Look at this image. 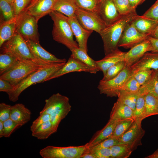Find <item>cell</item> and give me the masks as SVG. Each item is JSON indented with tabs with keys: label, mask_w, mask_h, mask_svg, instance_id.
<instances>
[{
	"label": "cell",
	"mask_w": 158,
	"mask_h": 158,
	"mask_svg": "<svg viewBox=\"0 0 158 158\" xmlns=\"http://www.w3.org/2000/svg\"><path fill=\"white\" fill-rule=\"evenodd\" d=\"M1 53H7L18 61L32 63L46 67L60 63H49L41 60L32 54L24 39L17 32L13 37L5 42L0 47Z\"/></svg>",
	"instance_id": "obj_1"
},
{
	"label": "cell",
	"mask_w": 158,
	"mask_h": 158,
	"mask_svg": "<svg viewBox=\"0 0 158 158\" xmlns=\"http://www.w3.org/2000/svg\"><path fill=\"white\" fill-rule=\"evenodd\" d=\"M137 14L135 12L121 15L116 21L106 26L100 32L99 34L103 42L105 55L118 49L119 43L126 26Z\"/></svg>",
	"instance_id": "obj_2"
},
{
	"label": "cell",
	"mask_w": 158,
	"mask_h": 158,
	"mask_svg": "<svg viewBox=\"0 0 158 158\" xmlns=\"http://www.w3.org/2000/svg\"><path fill=\"white\" fill-rule=\"evenodd\" d=\"M45 102L44 106L39 114L45 113L50 115L53 128L56 133L61 121L71 110L69 99L58 93L45 99Z\"/></svg>",
	"instance_id": "obj_3"
},
{
	"label": "cell",
	"mask_w": 158,
	"mask_h": 158,
	"mask_svg": "<svg viewBox=\"0 0 158 158\" xmlns=\"http://www.w3.org/2000/svg\"><path fill=\"white\" fill-rule=\"evenodd\" d=\"M49 15L53 21L52 33L54 40L64 45L71 51L78 48V43L73 40L74 35L68 17L55 11Z\"/></svg>",
	"instance_id": "obj_4"
},
{
	"label": "cell",
	"mask_w": 158,
	"mask_h": 158,
	"mask_svg": "<svg viewBox=\"0 0 158 158\" xmlns=\"http://www.w3.org/2000/svg\"><path fill=\"white\" fill-rule=\"evenodd\" d=\"M66 63L45 67L31 74L14 86L12 91L8 94L9 99L13 102H16L21 93L25 89L34 84L44 82L62 68Z\"/></svg>",
	"instance_id": "obj_5"
},
{
	"label": "cell",
	"mask_w": 158,
	"mask_h": 158,
	"mask_svg": "<svg viewBox=\"0 0 158 158\" xmlns=\"http://www.w3.org/2000/svg\"><path fill=\"white\" fill-rule=\"evenodd\" d=\"M37 23L35 18L25 10L16 16V32L25 40L39 43Z\"/></svg>",
	"instance_id": "obj_6"
},
{
	"label": "cell",
	"mask_w": 158,
	"mask_h": 158,
	"mask_svg": "<svg viewBox=\"0 0 158 158\" xmlns=\"http://www.w3.org/2000/svg\"><path fill=\"white\" fill-rule=\"evenodd\" d=\"M44 67L34 63L18 61L11 69L0 75V79L15 86L31 74Z\"/></svg>",
	"instance_id": "obj_7"
},
{
	"label": "cell",
	"mask_w": 158,
	"mask_h": 158,
	"mask_svg": "<svg viewBox=\"0 0 158 158\" xmlns=\"http://www.w3.org/2000/svg\"><path fill=\"white\" fill-rule=\"evenodd\" d=\"M87 149L85 145L78 146H47L39 152L43 158H80Z\"/></svg>",
	"instance_id": "obj_8"
},
{
	"label": "cell",
	"mask_w": 158,
	"mask_h": 158,
	"mask_svg": "<svg viewBox=\"0 0 158 158\" xmlns=\"http://www.w3.org/2000/svg\"><path fill=\"white\" fill-rule=\"evenodd\" d=\"M130 75L129 68L126 67L114 78L106 81L101 80L97 88L101 94L108 97H118L122 86Z\"/></svg>",
	"instance_id": "obj_9"
},
{
	"label": "cell",
	"mask_w": 158,
	"mask_h": 158,
	"mask_svg": "<svg viewBox=\"0 0 158 158\" xmlns=\"http://www.w3.org/2000/svg\"><path fill=\"white\" fill-rule=\"evenodd\" d=\"M75 16L80 25L87 30L99 34L106 26L95 12L77 7Z\"/></svg>",
	"instance_id": "obj_10"
},
{
	"label": "cell",
	"mask_w": 158,
	"mask_h": 158,
	"mask_svg": "<svg viewBox=\"0 0 158 158\" xmlns=\"http://www.w3.org/2000/svg\"><path fill=\"white\" fill-rule=\"evenodd\" d=\"M142 120L135 119L131 127L118 138L119 144L127 145L133 151L142 145L145 131L141 126Z\"/></svg>",
	"instance_id": "obj_11"
},
{
	"label": "cell",
	"mask_w": 158,
	"mask_h": 158,
	"mask_svg": "<svg viewBox=\"0 0 158 158\" xmlns=\"http://www.w3.org/2000/svg\"><path fill=\"white\" fill-rule=\"evenodd\" d=\"M148 36L139 32L130 23L127 25L123 31L118 47L130 49L147 40Z\"/></svg>",
	"instance_id": "obj_12"
},
{
	"label": "cell",
	"mask_w": 158,
	"mask_h": 158,
	"mask_svg": "<svg viewBox=\"0 0 158 158\" xmlns=\"http://www.w3.org/2000/svg\"><path fill=\"white\" fill-rule=\"evenodd\" d=\"M76 72H84L92 74L97 73L93 69L81 61L71 56L62 68L45 80L44 82L58 78L70 73Z\"/></svg>",
	"instance_id": "obj_13"
},
{
	"label": "cell",
	"mask_w": 158,
	"mask_h": 158,
	"mask_svg": "<svg viewBox=\"0 0 158 158\" xmlns=\"http://www.w3.org/2000/svg\"><path fill=\"white\" fill-rule=\"evenodd\" d=\"M96 13L106 26L116 21L121 16L113 0H102L99 1Z\"/></svg>",
	"instance_id": "obj_14"
},
{
	"label": "cell",
	"mask_w": 158,
	"mask_h": 158,
	"mask_svg": "<svg viewBox=\"0 0 158 158\" xmlns=\"http://www.w3.org/2000/svg\"><path fill=\"white\" fill-rule=\"evenodd\" d=\"M131 75L140 71L158 70V51H148L129 68Z\"/></svg>",
	"instance_id": "obj_15"
},
{
	"label": "cell",
	"mask_w": 158,
	"mask_h": 158,
	"mask_svg": "<svg viewBox=\"0 0 158 158\" xmlns=\"http://www.w3.org/2000/svg\"><path fill=\"white\" fill-rule=\"evenodd\" d=\"M68 20L76 38L79 47L87 52V40L93 31L84 28L79 23L75 17H68Z\"/></svg>",
	"instance_id": "obj_16"
},
{
	"label": "cell",
	"mask_w": 158,
	"mask_h": 158,
	"mask_svg": "<svg viewBox=\"0 0 158 158\" xmlns=\"http://www.w3.org/2000/svg\"><path fill=\"white\" fill-rule=\"evenodd\" d=\"M150 43L147 39L126 52L124 61L126 67L130 68L140 59L146 52L150 51Z\"/></svg>",
	"instance_id": "obj_17"
},
{
	"label": "cell",
	"mask_w": 158,
	"mask_h": 158,
	"mask_svg": "<svg viewBox=\"0 0 158 158\" xmlns=\"http://www.w3.org/2000/svg\"><path fill=\"white\" fill-rule=\"evenodd\" d=\"M56 0H37L30 5L25 11L34 16L38 22L42 18L53 11V6Z\"/></svg>",
	"instance_id": "obj_18"
},
{
	"label": "cell",
	"mask_w": 158,
	"mask_h": 158,
	"mask_svg": "<svg viewBox=\"0 0 158 158\" xmlns=\"http://www.w3.org/2000/svg\"><path fill=\"white\" fill-rule=\"evenodd\" d=\"M27 45L33 55L37 59L49 63L66 62L65 59H60L44 49L39 43L29 40H25Z\"/></svg>",
	"instance_id": "obj_19"
},
{
	"label": "cell",
	"mask_w": 158,
	"mask_h": 158,
	"mask_svg": "<svg viewBox=\"0 0 158 158\" xmlns=\"http://www.w3.org/2000/svg\"><path fill=\"white\" fill-rule=\"evenodd\" d=\"M120 121L116 119H109L104 128L97 131L89 141L85 145L87 148H89L94 146L111 137L116 126Z\"/></svg>",
	"instance_id": "obj_20"
},
{
	"label": "cell",
	"mask_w": 158,
	"mask_h": 158,
	"mask_svg": "<svg viewBox=\"0 0 158 158\" xmlns=\"http://www.w3.org/2000/svg\"><path fill=\"white\" fill-rule=\"evenodd\" d=\"M30 111L22 103H18L11 106L10 118L19 124L21 127L30 120Z\"/></svg>",
	"instance_id": "obj_21"
},
{
	"label": "cell",
	"mask_w": 158,
	"mask_h": 158,
	"mask_svg": "<svg viewBox=\"0 0 158 158\" xmlns=\"http://www.w3.org/2000/svg\"><path fill=\"white\" fill-rule=\"evenodd\" d=\"M130 23L140 32L151 35L158 25V21L137 14Z\"/></svg>",
	"instance_id": "obj_22"
},
{
	"label": "cell",
	"mask_w": 158,
	"mask_h": 158,
	"mask_svg": "<svg viewBox=\"0 0 158 158\" xmlns=\"http://www.w3.org/2000/svg\"><path fill=\"white\" fill-rule=\"evenodd\" d=\"M125 53L118 49L105 55L102 59L96 61L100 71H102L103 75L110 67L119 61H124Z\"/></svg>",
	"instance_id": "obj_23"
},
{
	"label": "cell",
	"mask_w": 158,
	"mask_h": 158,
	"mask_svg": "<svg viewBox=\"0 0 158 158\" xmlns=\"http://www.w3.org/2000/svg\"><path fill=\"white\" fill-rule=\"evenodd\" d=\"M134 111L118 99L114 104L110 114V119L121 120L134 118Z\"/></svg>",
	"instance_id": "obj_24"
},
{
	"label": "cell",
	"mask_w": 158,
	"mask_h": 158,
	"mask_svg": "<svg viewBox=\"0 0 158 158\" xmlns=\"http://www.w3.org/2000/svg\"><path fill=\"white\" fill-rule=\"evenodd\" d=\"M16 17L8 20L0 21V47L13 37L16 32Z\"/></svg>",
	"instance_id": "obj_25"
},
{
	"label": "cell",
	"mask_w": 158,
	"mask_h": 158,
	"mask_svg": "<svg viewBox=\"0 0 158 158\" xmlns=\"http://www.w3.org/2000/svg\"><path fill=\"white\" fill-rule=\"evenodd\" d=\"M77 7L74 0H56L53 11H57L68 17H74Z\"/></svg>",
	"instance_id": "obj_26"
},
{
	"label": "cell",
	"mask_w": 158,
	"mask_h": 158,
	"mask_svg": "<svg viewBox=\"0 0 158 158\" xmlns=\"http://www.w3.org/2000/svg\"><path fill=\"white\" fill-rule=\"evenodd\" d=\"M140 90L145 93H150L158 98V77L157 70H154L147 82L141 86Z\"/></svg>",
	"instance_id": "obj_27"
},
{
	"label": "cell",
	"mask_w": 158,
	"mask_h": 158,
	"mask_svg": "<svg viewBox=\"0 0 158 158\" xmlns=\"http://www.w3.org/2000/svg\"><path fill=\"white\" fill-rule=\"evenodd\" d=\"M71 52V56L81 61L93 69L96 73L100 71L96 61L90 57L87 52L79 47L74 49Z\"/></svg>",
	"instance_id": "obj_28"
},
{
	"label": "cell",
	"mask_w": 158,
	"mask_h": 158,
	"mask_svg": "<svg viewBox=\"0 0 158 158\" xmlns=\"http://www.w3.org/2000/svg\"><path fill=\"white\" fill-rule=\"evenodd\" d=\"M140 94L139 90L134 92L121 90L118 96L117 99L128 106L134 111L137 100Z\"/></svg>",
	"instance_id": "obj_29"
},
{
	"label": "cell",
	"mask_w": 158,
	"mask_h": 158,
	"mask_svg": "<svg viewBox=\"0 0 158 158\" xmlns=\"http://www.w3.org/2000/svg\"><path fill=\"white\" fill-rule=\"evenodd\" d=\"M145 110L144 119L158 115V98L150 93H147L145 99Z\"/></svg>",
	"instance_id": "obj_30"
},
{
	"label": "cell",
	"mask_w": 158,
	"mask_h": 158,
	"mask_svg": "<svg viewBox=\"0 0 158 158\" xmlns=\"http://www.w3.org/2000/svg\"><path fill=\"white\" fill-rule=\"evenodd\" d=\"M54 133L52 123L50 121H48L44 123L32 132V135L38 139L44 140Z\"/></svg>",
	"instance_id": "obj_31"
},
{
	"label": "cell",
	"mask_w": 158,
	"mask_h": 158,
	"mask_svg": "<svg viewBox=\"0 0 158 158\" xmlns=\"http://www.w3.org/2000/svg\"><path fill=\"white\" fill-rule=\"evenodd\" d=\"M0 21L8 20L16 16L13 4L6 0H0Z\"/></svg>",
	"instance_id": "obj_32"
},
{
	"label": "cell",
	"mask_w": 158,
	"mask_h": 158,
	"mask_svg": "<svg viewBox=\"0 0 158 158\" xmlns=\"http://www.w3.org/2000/svg\"><path fill=\"white\" fill-rule=\"evenodd\" d=\"M110 148L111 158H127L131 155L133 151L127 145L118 144L111 147Z\"/></svg>",
	"instance_id": "obj_33"
},
{
	"label": "cell",
	"mask_w": 158,
	"mask_h": 158,
	"mask_svg": "<svg viewBox=\"0 0 158 158\" xmlns=\"http://www.w3.org/2000/svg\"><path fill=\"white\" fill-rule=\"evenodd\" d=\"M18 60L7 53L0 54V75L11 69Z\"/></svg>",
	"instance_id": "obj_34"
},
{
	"label": "cell",
	"mask_w": 158,
	"mask_h": 158,
	"mask_svg": "<svg viewBox=\"0 0 158 158\" xmlns=\"http://www.w3.org/2000/svg\"><path fill=\"white\" fill-rule=\"evenodd\" d=\"M135 118L121 120L116 126L111 136L118 138L127 131L135 121Z\"/></svg>",
	"instance_id": "obj_35"
},
{
	"label": "cell",
	"mask_w": 158,
	"mask_h": 158,
	"mask_svg": "<svg viewBox=\"0 0 158 158\" xmlns=\"http://www.w3.org/2000/svg\"><path fill=\"white\" fill-rule=\"evenodd\" d=\"M126 67V64L124 61H121L117 63L108 69L101 80L106 81L114 78L118 75Z\"/></svg>",
	"instance_id": "obj_36"
},
{
	"label": "cell",
	"mask_w": 158,
	"mask_h": 158,
	"mask_svg": "<svg viewBox=\"0 0 158 158\" xmlns=\"http://www.w3.org/2000/svg\"><path fill=\"white\" fill-rule=\"evenodd\" d=\"M139 91L140 94L137 100L134 111V117L135 119L142 121L144 119L145 110V97L147 94L142 92L140 90Z\"/></svg>",
	"instance_id": "obj_37"
},
{
	"label": "cell",
	"mask_w": 158,
	"mask_h": 158,
	"mask_svg": "<svg viewBox=\"0 0 158 158\" xmlns=\"http://www.w3.org/2000/svg\"><path fill=\"white\" fill-rule=\"evenodd\" d=\"M113 1L120 15L136 12V8L132 6L129 0H113Z\"/></svg>",
	"instance_id": "obj_38"
},
{
	"label": "cell",
	"mask_w": 158,
	"mask_h": 158,
	"mask_svg": "<svg viewBox=\"0 0 158 158\" xmlns=\"http://www.w3.org/2000/svg\"><path fill=\"white\" fill-rule=\"evenodd\" d=\"M119 144L118 138L111 136L95 145L87 148L86 151L91 152L102 148H110Z\"/></svg>",
	"instance_id": "obj_39"
},
{
	"label": "cell",
	"mask_w": 158,
	"mask_h": 158,
	"mask_svg": "<svg viewBox=\"0 0 158 158\" xmlns=\"http://www.w3.org/2000/svg\"><path fill=\"white\" fill-rule=\"evenodd\" d=\"M78 7L96 13L99 1L97 0H74Z\"/></svg>",
	"instance_id": "obj_40"
},
{
	"label": "cell",
	"mask_w": 158,
	"mask_h": 158,
	"mask_svg": "<svg viewBox=\"0 0 158 158\" xmlns=\"http://www.w3.org/2000/svg\"><path fill=\"white\" fill-rule=\"evenodd\" d=\"M141 86L134 77L130 75L122 86L120 91L137 92L139 91Z\"/></svg>",
	"instance_id": "obj_41"
},
{
	"label": "cell",
	"mask_w": 158,
	"mask_h": 158,
	"mask_svg": "<svg viewBox=\"0 0 158 158\" xmlns=\"http://www.w3.org/2000/svg\"><path fill=\"white\" fill-rule=\"evenodd\" d=\"M154 70H143L137 72L133 75L141 86L144 85L151 77Z\"/></svg>",
	"instance_id": "obj_42"
},
{
	"label": "cell",
	"mask_w": 158,
	"mask_h": 158,
	"mask_svg": "<svg viewBox=\"0 0 158 158\" xmlns=\"http://www.w3.org/2000/svg\"><path fill=\"white\" fill-rule=\"evenodd\" d=\"M33 0H13V5L16 16L25 11Z\"/></svg>",
	"instance_id": "obj_43"
},
{
	"label": "cell",
	"mask_w": 158,
	"mask_h": 158,
	"mask_svg": "<svg viewBox=\"0 0 158 158\" xmlns=\"http://www.w3.org/2000/svg\"><path fill=\"white\" fill-rule=\"evenodd\" d=\"M4 133V137H9L13 133L21 126L10 118L3 122Z\"/></svg>",
	"instance_id": "obj_44"
},
{
	"label": "cell",
	"mask_w": 158,
	"mask_h": 158,
	"mask_svg": "<svg viewBox=\"0 0 158 158\" xmlns=\"http://www.w3.org/2000/svg\"><path fill=\"white\" fill-rule=\"evenodd\" d=\"M50 121V115L47 114H39V116L32 123L30 127L32 132L34 131L44 123Z\"/></svg>",
	"instance_id": "obj_45"
},
{
	"label": "cell",
	"mask_w": 158,
	"mask_h": 158,
	"mask_svg": "<svg viewBox=\"0 0 158 158\" xmlns=\"http://www.w3.org/2000/svg\"><path fill=\"white\" fill-rule=\"evenodd\" d=\"M142 16L147 18L158 21V0Z\"/></svg>",
	"instance_id": "obj_46"
},
{
	"label": "cell",
	"mask_w": 158,
	"mask_h": 158,
	"mask_svg": "<svg viewBox=\"0 0 158 158\" xmlns=\"http://www.w3.org/2000/svg\"><path fill=\"white\" fill-rule=\"evenodd\" d=\"M11 106L4 103L0 104V121L4 122L10 118Z\"/></svg>",
	"instance_id": "obj_47"
},
{
	"label": "cell",
	"mask_w": 158,
	"mask_h": 158,
	"mask_svg": "<svg viewBox=\"0 0 158 158\" xmlns=\"http://www.w3.org/2000/svg\"><path fill=\"white\" fill-rule=\"evenodd\" d=\"M85 151L92 153L94 155L95 158H111L110 148H102L91 152Z\"/></svg>",
	"instance_id": "obj_48"
},
{
	"label": "cell",
	"mask_w": 158,
	"mask_h": 158,
	"mask_svg": "<svg viewBox=\"0 0 158 158\" xmlns=\"http://www.w3.org/2000/svg\"><path fill=\"white\" fill-rule=\"evenodd\" d=\"M14 86L9 82L0 79V91L6 92L7 94L13 90Z\"/></svg>",
	"instance_id": "obj_49"
},
{
	"label": "cell",
	"mask_w": 158,
	"mask_h": 158,
	"mask_svg": "<svg viewBox=\"0 0 158 158\" xmlns=\"http://www.w3.org/2000/svg\"><path fill=\"white\" fill-rule=\"evenodd\" d=\"M148 40L150 43V51H158V39L148 36Z\"/></svg>",
	"instance_id": "obj_50"
},
{
	"label": "cell",
	"mask_w": 158,
	"mask_h": 158,
	"mask_svg": "<svg viewBox=\"0 0 158 158\" xmlns=\"http://www.w3.org/2000/svg\"><path fill=\"white\" fill-rule=\"evenodd\" d=\"M146 0H129L132 6L136 8L137 7L142 4Z\"/></svg>",
	"instance_id": "obj_51"
},
{
	"label": "cell",
	"mask_w": 158,
	"mask_h": 158,
	"mask_svg": "<svg viewBox=\"0 0 158 158\" xmlns=\"http://www.w3.org/2000/svg\"><path fill=\"white\" fill-rule=\"evenodd\" d=\"M80 158H95L94 155L92 153L86 152L82 155Z\"/></svg>",
	"instance_id": "obj_52"
},
{
	"label": "cell",
	"mask_w": 158,
	"mask_h": 158,
	"mask_svg": "<svg viewBox=\"0 0 158 158\" xmlns=\"http://www.w3.org/2000/svg\"><path fill=\"white\" fill-rule=\"evenodd\" d=\"M4 130L3 122L0 121V138L4 137Z\"/></svg>",
	"instance_id": "obj_53"
},
{
	"label": "cell",
	"mask_w": 158,
	"mask_h": 158,
	"mask_svg": "<svg viewBox=\"0 0 158 158\" xmlns=\"http://www.w3.org/2000/svg\"><path fill=\"white\" fill-rule=\"evenodd\" d=\"M150 36L155 39H158V25L153 32Z\"/></svg>",
	"instance_id": "obj_54"
},
{
	"label": "cell",
	"mask_w": 158,
	"mask_h": 158,
	"mask_svg": "<svg viewBox=\"0 0 158 158\" xmlns=\"http://www.w3.org/2000/svg\"><path fill=\"white\" fill-rule=\"evenodd\" d=\"M145 158H158V148L152 154L149 155Z\"/></svg>",
	"instance_id": "obj_55"
},
{
	"label": "cell",
	"mask_w": 158,
	"mask_h": 158,
	"mask_svg": "<svg viewBox=\"0 0 158 158\" xmlns=\"http://www.w3.org/2000/svg\"><path fill=\"white\" fill-rule=\"evenodd\" d=\"M6 0L8 1L9 3L13 4V0Z\"/></svg>",
	"instance_id": "obj_56"
},
{
	"label": "cell",
	"mask_w": 158,
	"mask_h": 158,
	"mask_svg": "<svg viewBox=\"0 0 158 158\" xmlns=\"http://www.w3.org/2000/svg\"><path fill=\"white\" fill-rule=\"evenodd\" d=\"M37 0H33L32 1L31 3L30 4V5H31L32 4H33L34 2H35ZM30 5H29V6H30Z\"/></svg>",
	"instance_id": "obj_57"
},
{
	"label": "cell",
	"mask_w": 158,
	"mask_h": 158,
	"mask_svg": "<svg viewBox=\"0 0 158 158\" xmlns=\"http://www.w3.org/2000/svg\"><path fill=\"white\" fill-rule=\"evenodd\" d=\"M99 1H101L102 0H97Z\"/></svg>",
	"instance_id": "obj_58"
},
{
	"label": "cell",
	"mask_w": 158,
	"mask_h": 158,
	"mask_svg": "<svg viewBox=\"0 0 158 158\" xmlns=\"http://www.w3.org/2000/svg\"><path fill=\"white\" fill-rule=\"evenodd\" d=\"M157 75H158V70H157Z\"/></svg>",
	"instance_id": "obj_59"
}]
</instances>
